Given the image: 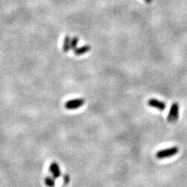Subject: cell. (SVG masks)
<instances>
[{"instance_id":"cell-1","label":"cell","mask_w":187,"mask_h":187,"mask_svg":"<svg viewBox=\"0 0 187 187\" xmlns=\"http://www.w3.org/2000/svg\"><path fill=\"white\" fill-rule=\"evenodd\" d=\"M179 152V148L177 147H172L169 148L161 150L156 154V157L158 159H164L167 158H171Z\"/></svg>"},{"instance_id":"cell-2","label":"cell","mask_w":187,"mask_h":187,"mask_svg":"<svg viewBox=\"0 0 187 187\" xmlns=\"http://www.w3.org/2000/svg\"><path fill=\"white\" fill-rule=\"evenodd\" d=\"M179 104L178 103H173L172 106H171L169 115H168V122L171 123H174L177 121L178 118H179Z\"/></svg>"},{"instance_id":"cell-3","label":"cell","mask_w":187,"mask_h":187,"mask_svg":"<svg viewBox=\"0 0 187 187\" xmlns=\"http://www.w3.org/2000/svg\"><path fill=\"white\" fill-rule=\"evenodd\" d=\"M85 103V100L84 98H76V99H72L70 101H68L65 104V108L69 110L76 109L80 108L84 105Z\"/></svg>"},{"instance_id":"cell-4","label":"cell","mask_w":187,"mask_h":187,"mask_svg":"<svg viewBox=\"0 0 187 187\" xmlns=\"http://www.w3.org/2000/svg\"><path fill=\"white\" fill-rule=\"evenodd\" d=\"M147 104H148L149 106L158 108L160 111H164L165 109V108H166V105H165V102L159 101V100L154 99V98H151V99L149 100Z\"/></svg>"},{"instance_id":"cell-5","label":"cell","mask_w":187,"mask_h":187,"mask_svg":"<svg viewBox=\"0 0 187 187\" xmlns=\"http://www.w3.org/2000/svg\"><path fill=\"white\" fill-rule=\"evenodd\" d=\"M49 171L51 173L53 174V177L55 179H58L60 176L61 172H60V168H59V164L56 162H53L49 166Z\"/></svg>"},{"instance_id":"cell-6","label":"cell","mask_w":187,"mask_h":187,"mask_svg":"<svg viewBox=\"0 0 187 187\" xmlns=\"http://www.w3.org/2000/svg\"><path fill=\"white\" fill-rule=\"evenodd\" d=\"M91 50V46L89 45H84L82 46L80 48H76V49L74 50V54L76 56H81V55H84L85 53H88Z\"/></svg>"},{"instance_id":"cell-7","label":"cell","mask_w":187,"mask_h":187,"mask_svg":"<svg viewBox=\"0 0 187 187\" xmlns=\"http://www.w3.org/2000/svg\"><path fill=\"white\" fill-rule=\"evenodd\" d=\"M70 44L71 40L69 36H66L64 39V42H63V52L64 53H67L70 49Z\"/></svg>"},{"instance_id":"cell-8","label":"cell","mask_w":187,"mask_h":187,"mask_svg":"<svg viewBox=\"0 0 187 187\" xmlns=\"http://www.w3.org/2000/svg\"><path fill=\"white\" fill-rule=\"evenodd\" d=\"M45 183L48 187H54L56 182H55V178L51 177V176H48L45 179Z\"/></svg>"},{"instance_id":"cell-9","label":"cell","mask_w":187,"mask_h":187,"mask_svg":"<svg viewBox=\"0 0 187 187\" xmlns=\"http://www.w3.org/2000/svg\"><path fill=\"white\" fill-rule=\"evenodd\" d=\"M78 44V38L76 37H74L71 41V44H70V49H72L74 51L76 49V46Z\"/></svg>"},{"instance_id":"cell-10","label":"cell","mask_w":187,"mask_h":187,"mask_svg":"<svg viewBox=\"0 0 187 187\" xmlns=\"http://www.w3.org/2000/svg\"><path fill=\"white\" fill-rule=\"evenodd\" d=\"M64 181L66 183H68L69 182V175H64Z\"/></svg>"},{"instance_id":"cell-11","label":"cell","mask_w":187,"mask_h":187,"mask_svg":"<svg viewBox=\"0 0 187 187\" xmlns=\"http://www.w3.org/2000/svg\"><path fill=\"white\" fill-rule=\"evenodd\" d=\"M145 2H147V3H150L152 2V0H145Z\"/></svg>"}]
</instances>
